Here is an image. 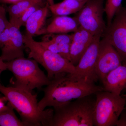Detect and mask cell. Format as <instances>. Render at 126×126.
<instances>
[{"label": "cell", "mask_w": 126, "mask_h": 126, "mask_svg": "<svg viewBox=\"0 0 126 126\" xmlns=\"http://www.w3.org/2000/svg\"><path fill=\"white\" fill-rule=\"evenodd\" d=\"M104 90L103 87L72 78L68 73L60 74L55 75L45 89L39 109L43 111L47 107H54Z\"/></svg>", "instance_id": "cell-1"}, {"label": "cell", "mask_w": 126, "mask_h": 126, "mask_svg": "<svg viewBox=\"0 0 126 126\" xmlns=\"http://www.w3.org/2000/svg\"><path fill=\"white\" fill-rule=\"evenodd\" d=\"M0 92L16 110L26 126H49L54 110L41 111L36 94L15 87H5L0 83Z\"/></svg>", "instance_id": "cell-2"}, {"label": "cell", "mask_w": 126, "mask_h": 126, "mask_svg": "<svg viewBox=\"0 0 126 126\" xmlns=\"http://www.w3.org/2000/svg\"><path fill=\"white\" fill-rule=\"evenodd\" d=\"M92 94L85 96L53 107L49 126H94L96 99Z\"/></svg>", "instance_id": "cell-3"}, {"label": "cell", "mask_w": 126, "mask_h": 126, "mask_svg": "<svg viewBox=\"0 0 126 126\" xmlns=\"http://www.w3.org/2000/svg\"><path fill=\"white\" fill-rule=\"evenodd\" d=\"M23 38L26 47L29 50L28 58L34 60L45 68L50 81L57 75L75 72V66L69 60L47 49L27 33L23 34Z\"/></svg>", "instance_id": "cell-4"}, {"label": "cell", "mask_w": 126, "mask_h": 126, "mask_svg": "<svg viewBox=\"0 0 126 126\" xmlns=\"http://www.w3.org/2000/svg\"><path fill=\"white\" fill-rule=\"evenodd\" d=\"M5 62L7 69L15 78L14 87L32 92L35 89L40 88L49 83L47 76L33 59L21 57Z\"/></svg>", "instance_id": "cell-5"}, {"label": "cell", "mask_w": 126, "mask_h": 126, "mask_svg": "<svg viewBox=\"0 0 126 126\" xmlns=\"http://www.w3.org/2000/svg\"><path fill=\"white\" fill-rule=\"evenodd\" d=\"M95 94L94 125L116 126L119 116L125 108L126 98L104 90Z\"/></svg>", "instance_id": "cell-6"}, {"label": "cell", "mask_w": 126, "mask_h": 126, "mask_svg": "<svg viewBox=\"0 0 126 126\" xmlns=\"http://www.w3.org/2000/svg\"><path fill=\"white\" fill-rule=\"evenodd\" d=\"M104 0H88L74 17L80 27L93 36L97 35L102 36L107 27L103 18Z\"/></svg>", "instance_id": "cell-7"}, {"label": "cell", "mask_w": 126, "mask_h": 126, "mask_svg": "<svg viewBox=\"0 0 126 126\" xmlns=\"http://www.w3.org/2000/svg\"><path fill=\"white\" fill-rule=\"evenodd\" d=\"M102 36L101 35L94 36L89 47L75 66V72L72 74L68 73L69 76L87 83L94 84L98 81L95 68Z\"/></svg>", "instance_id": "cell-8"}, {"label": "cell", "mask_w": 126, "mask_h": 126, "mask_svg": "<svg viewBox=\"0 0 126 126\" xmlns=\"http://www.w3.org/2000/svg\"><path fill=\"white\" fill-rule=\"evenodd\" d=\"M102 37L110 43L126 63V8L122 6L116 12L111 24Z\"/></svg>", "instance_id": "cell-9"}, {"label": "cell", "mask_w": 126, "mask_h": 126, "mask_svg": "<svg viewBox=\"0 0 126 126\" xmlns=\"http://www.w3.org/2000/svg\"><path fill=\"white\" fill-rule=\"evenodd\" d=\"M122 63V60L118 52L106 39L103 38L99 44L95 68L98 79L102 81L109 73Z\"/></svg>", "instance_id": "cell-10"}, {"label": "cell", "mask_w": 126, "mask_h": 126, "mask_svg": "<svg viewBox=\"0 0 126 126\" xmlns=\"http://www.w3.org/2000/svg\"><path fill=\"white\" fill-rule=\"evenodd\" d=\"M10 38L7 44L1 48L0 57L3 61H9L24 57L26 47L23 35L20 30L11 24L10 26Z\"/></svg>", "instance_id": "cell-11"}, {"label": "cell", "mask_w": 126, "mask_h": 126, "mask_svg": "<svg viewBox=\"0 0 126 126\" xmlns=\"http://www.w3.org/2000/svg\"><path fill=\"white\" fill-rule=\"evenodd\" d=\"M94 36L80 26L73 34V39L70 47V62L75 66L78 64L89 47Z\"/></svg>", "instance_id": "cell-12"}, {"label": "cell", "mask_w": 126, "mask_h": 126, "mask_svg": "<svg viewBox=\"0 0 126 126\" xmlns=\"http://www.w3.org/2000/svg\"><path fill=\"white\" fill-rule=\"evenodd\" d=\"M104 90L117 95L126 88V63L109 73L102 81Z\"/></svg>", "instance_id": "cell-13"}, {"label": "cell", "mask_w": 126, "mask_h": 126, "mask_svg": "<svg viewBox=\"0 0 126 126\" xmlns=\"http://www.w3.org/2000/svg\"><path fill=\"white\" fill-rule=\"evenodd\" d=\"M49 11V4L47 2L44 6L35 12L26 23V33L32 37L43 34Z\"/></svg>", "instance_id": "cell-14"}, {"label": "cell", "mask_w": 126, "mask_h": 126, "mask_svg": "<svg viewBox=\"0 0 126 126\" xmlns=\"http://www.w3.org/2000/svg\"><path fill=\"white\" fill-rule=\"evenodd\" d=\"M79 26L76 19L68 16H56L45 27L43 34H67L74 32Z\"/></svg>", "instance_id": "cell-15"}, {"label": "cell", "mask_w": 126, "mask_h": 126, "mask_svg": "<svg viewBox=\"0 0 126 126\" xmlns=\"http://www.w3.org/2000/svg\"><path fill=\"white\" fill-rule=\"evenodd\" d=\"M87 1L64 0L59 3L49 5L50 11L56 16H67L79 11Z\"/></svg>", "instance_id": "cell-16"}, {"label": "cell", "mask_w": 126, "mask_h": 126, "mask_svg": "<svg viewBox=\"0 0 126 126\" xmlns=\"http://www.w3.org/2000/svg\"><path fill=\"white\" fill-rule=\"evenodd\" d=\"M44 0H21L11 4L6 7L9 16V21L13 25L18 17L32 6Z\"/></svg>", "instance_id": "cell-17"}, {"label": "cell", "mask_w": 126, "mask_h": 126, "mask_svg": "<svg viewBox=\"0 0 126 126\" xmlns=\"http://www.w3.org/2000/svg\"><path fill=\"white\" fill-rule=\"evenodd\" d=\"M14 108L10 102L0 107V126H26L16 116Z\"/></svg>", "instance_id": "cell-18"}, {"label": "cell", "mask_w": 126, "mask_h": 126, "mask_svg": "<svg viewBox=\"0 0 126 126\" xmlns=\"http://www.w3.org/2000/svg\"><path fill=\"white\" fill-rule=\"evenodd\" d=\"M40 44L47 49L55 53L58 54L70 61V45L60 44L50 41L41 40Z\"/></svg>", "instance_id": "cell-19"}, {"label": "cell", "mask_w": 126, "mask_h": 126, "mask_svg": "<svg viewBox=\"0 0 126 126\" xmlns=\"http://www.w3.org/2000/svg\"><path fill=\"white\" fill-rule=\"evenodd\" d=\"M47 2H46L44 1V0L32 6L27 9L24 12L23 14L18 17L15 23L13 25H12L19 29H20V27L22 26H25L26 21L38 9L44 6Z\"/></svg>", "instance_id": "cell-20"}, {"label": "cell", "mask_w": 126, "mask_h": 126, "mask_svg": "<svg viewBox=\"0 0 126 126\" xmlns=\"http://www.w3.org/2000/svg\"><path fill=\"white\" fill-rule=\"evenodd\" d=\"M123 0H107L105 7L104 12L107 16V26L111 24L116 12L122 6Z\"/></svg>", "instance_id": "cell-21"}, {"label": "cell", "mask_w": 126, "mask_h": 126, "mask_svg": "<svg viewBox=\"0 0 126 126\" xmlns=\"http://www.w3.org/2000/svg\"><path fill=\"white\" fill-rule=\"evenodd\" d=\"M73 39V34H45L41 40L50 41L57 44H71Z\"/></svg>", "instance_id": "cell-22"}, {"label": "cell", "mask_w": 126, "mask_h": 126, "mask_svg": "<svg viewBox=\"0 0 126 126\" xmlns=\"http://www.w3.org/2000/svg\"><path fill=\"white\" fill-rule=\"evenodd\" d=\"M7 12L6 6L0 2V34L10 24L6 16Z\"/></svg>", "instance_id": "cell-23"}, {"label": "cell", "mask_w": 126, "mask_h": 126, "mask_svg": "<svg viewBox=\"0 0 126 126\" xmlns=\"http://www.w3.org/2000/svg\"><path fill=\"white\" fill-rule=\"evenodd\" d=\"M5 29L0 34V48L1 49L8 43L10 38V26Z\"/></svg>", "instance_id": "cell-24"}, {"label": "cell", "mask_w": 126, "mask_h": 126, "mask_svg": "<svg viewBox=\"0 0 126 126\" xmlns=\"http://www.w3.org/2000/svg\"><path fill=\"white\" fill-rule=\"evenodd\" d=\"M116 126H126V110H123L116 123Z\"/></svg>", "instance_id": "cell-25"}, {"label": "cell", "mask_w": 126, "mask_h": 126, "mask_svg": "<svg viewBox=\"0 0 126 126\" xmlns=\"http://www.w3.org/2000/svg\"><path fill=\"white\" fill-rule=\"evenodd\" d=\"M7 69V65L6 62L3 61L2 59L0 57V77L1 73Z\"/></svg>", "instance_id": "cell-26"}, {"label": "cell", "mask_w": 126, "mask_h": 126, "mask_svg": "<svg viewBox=\"0 0 126 126\" xmlns=\"http://www.w3.org/2000/svg\"><path fill=\"white\" fill-rule=\"evenodd\" d=\"M20 0H0V2L4 4H11Z\"/></svg>", "instance_id": "cell-27"}, {"label": "cell", "mask_w": 126, "mask_h": 126, "mask_svg": "<svg viewBox=\"0 0 126 126\" xmlns=\"http://www.w3.org/2000/svg\"><path fill=\"white\" fill-rule=\"evenodd\" d=\"M47 1L49 5H52L54 3V0H47Z\"/></svg>", "instance_id": "cell-28"}, {"label": "cell", "mask_w": 126, "mask_h": 126, "mask_svg": "<svg viewBox=\"0 0 126 126\" xmlns=\"http://www.w3.org/2000/svg\"><path fill=\"white\" fill-rule=\"evenodd\" d=\"M80 0V1H87L88 0Z\"/></svg>", "instance_id": "cell-29"}, {"label": "cell", "mask_w": 126, "mask_h": 126, "mask_svg": "<svg viewBox=\"0 0 126 126\" xmlns=\"http://www.w3.org/2000/svg\"><path fill=\"white\" fill-rule=\"evenodd\" d=\"M125 108V109H126V108Z\"/></svg>", "instance_id": "cell-30"}]
</instances>
